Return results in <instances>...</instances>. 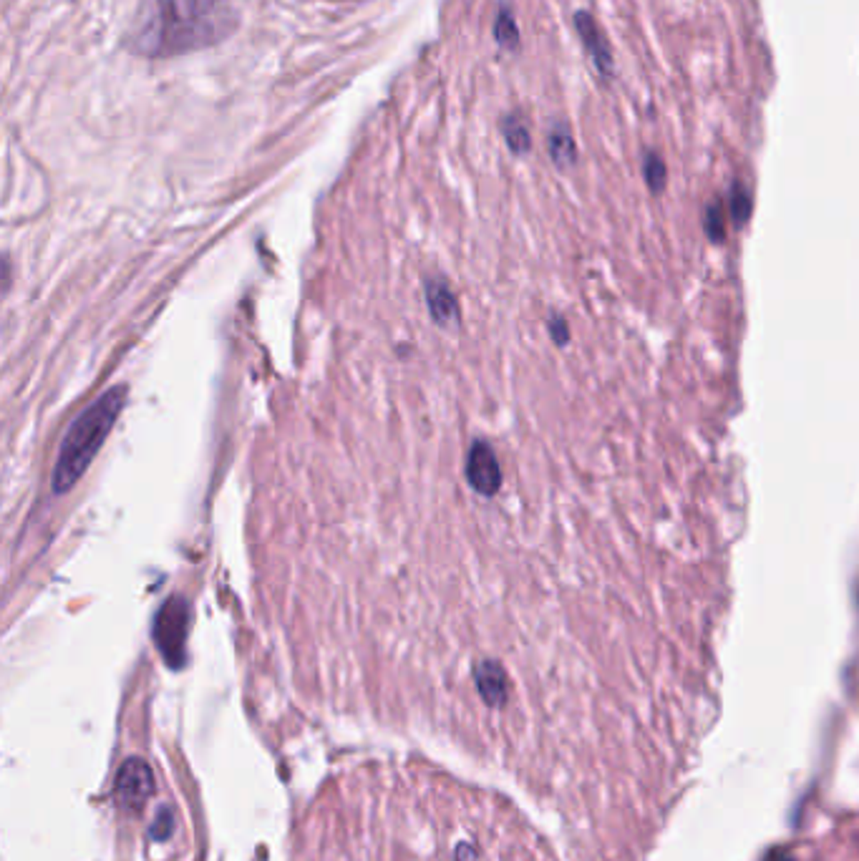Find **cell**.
<instances>
[{
	"label": "cell",
	"mask_w": 859,
	"mask_h": 861,
	"mask_svg": "<svg viewBox=\"0 0 859 861\" xmlns=\"http://www.w3.org/2000/svg\"><path fill=\"white\" fill-rule=\"evenodd\" d=\"M124 403L126 388L114 386L101 398H96L86 411H81V416L68 426L61 441V449H59L56 466H53V476H51V489L56 494H66L76 486L83 471L89 469V464L99 454V449L104 446L116 419L122 416Z\"/></svg>",
	"instance_id": "obj_3"
},
{
	"label": "cell",
	"mask_w": 859,
	"mask_h": 861,
	"mask_svg": "<svg viewBox=\"0 0 859 861\" xmlns=\"http://www.w3.org/2000/svg\"><path fill=\"white\" fill-rule=\"evenodd\" d=\"M234 18L225 0H156L137 48L149 56H172L209 46L232 31Z\"/></svg>",
	"instance_id": "obj_2"
},
{
	"label": "cell",
	"mask_w": 859,
	"mask_h": 861,
	"mask_svg": "<svg viewBox=\"0 0 859 861\" xmlns=\"http://www.w3.org/2000/svg\"><path fill=\"white\" fill-rule=\"evenodd\" d=\"M494 35H497V41H500L501 46H507V48H515L516 43H519L516 23H515V18H512V13H509V8H501L500 11L497 26H494Z\"/></svg>",
	"instance_id": "obj_10"
},
{
	"label": "cell",
	"mask_w": 859,
	"mask_h": 861,
	"mask_svg": "<svg viewBox=\"0 0 859 861\" xmlns=\"http://www.w3.org/2000/svg\"><path fill=\"white\" fill-rule=\"evenodd\" d=\"M575 28H578L582 43H585L587 51H590L595 66H597L603 74H610V46H608V41H605V35H603V31L597 28L595 18L587 16V13H578V16H575Z\"/></svg>",
	"instance_id": "obj_7"
},
{
	"label": "cell",
	"mask_w": 859,
	"mask_h": 861,
	"mask_svg": "<svg viewBox=\"0 0 859 861\" xmlns=\"http://www.w3.org/2000/svg\"><path fill=\"white\" fill-rule=\"evenodd\" d=\"M645 179H648L653 192H660L666 187V164H663V159L656 157V154H648V159H645Z\"/></svg>",
	"instance_id": "obj_11"
},
{
	"label": "cell",
	"mask_w": 859,
	"mask_h": 861,
	"mask_svg": "<svg viewBox=\"0 0 859 861\" xmlns=\"http://www.w3.org/2000/svg\"><path fill=\"white\" fill-rule=\"evenodd\" d=\"M426 302L431 317L449 325V323H459V300L453 295V290L444 280H429L426 282Z\"/></svg>",
	"instance_id": "obj_6"
},
{
	"label": "cell",
	"mask_w": 859,
	"mask_h": 861,
	"mask_svg": "<svg viewBox=\"0 0 859 861\" xmlns=\"http://www.w3.org/2000/svg\"><path fill=\"white\" fill-rule=\"evenodd\" d=\"M549 154H552L557 167H572L575 164L578 149H575L570 129L564 124L552 126V131H549Z\"/></svg>",
	"instance_id": "obj_8"
},
{
	"label": "cell",
	"mask_w": 859,
	"mask_h": 861,
	"mask_svg": "<svg viewBox=\"0 0 859 861\" xmlns=\"http://www.w3.org/2000/svg\"><path fill=\"white\" fill-rule=\"evenodd\" d=\"M467 481L469 486L482 494L494 497L501 489V466L497 454L485 441H477L467 454Z\"/></svg>",
	"instance_id": "obj_5"
},
{
	"label": "cell",
	"mask_w": 859,
	"mask_h": 861,
	"mask_svg": "<svg viewBox=\"0 0 859 861\" xmlns=\"http://www.w3.org/2000/svg\"><path fill=\"white\" fill-rule=\"evenodd\" d=\"M789 861H859V809L842 811L807 836Z\"/></svg>",
	"instance_id": "obj_4"
},
{
	"label": "cell",
	"mask_w": 859,
	"mask_h": 861,
	"mask_svg": "<svg viewBox=\"0 0 859 861\" xmlns=\"http://www.w3.org/2000/svg\"><path fill=\"white\" fill-rule=\"evenodd\" d=\"M501 129H504V139H507L512 152H516V154L530 152V129H527V124L519 116H507Z\"/></svg>",
	"instance_id": "obj_9"
},
{
	"label": "cell",
	"mask_w": 859,
	"mask_h": 861,
	"mask_svg": "<svg viewBox=\"0 0 859 861\" xmlns=\"http://www.w3.org/2000/svg\"><path fill=\"white\" fill-rule=\"evenodd\" d=\"M296 861H564L515 801L426 761L333 773L297 826Z\"/></svg>",
	"instance_id": "obj_1"
}]
</instances>
